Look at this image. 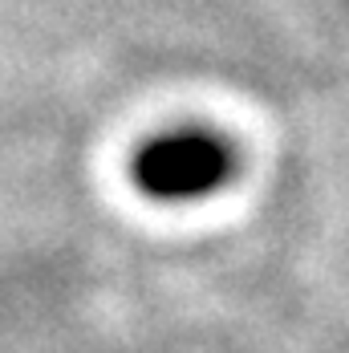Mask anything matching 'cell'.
I'll return each mask as SVG.
<instances>
[{
    "label": "cell",
    "mask_w": 349,
    "mask_h": 353,
    "mask_svg": "<svg viewBox=\"0 0 349 353\" xmlns=\"http://www.w3.org/2000/svg\"><path fill=\"white\" fill-rule=\"evenodd\" d=\"M236 167V154L208 130H171L139 146L130 175L150 199H199L219 191Z\"/></svg>",
    "instance_id": "1"
}]
</instances>
